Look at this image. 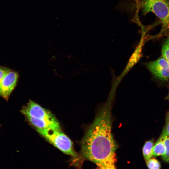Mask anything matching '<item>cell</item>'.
<instances>
[{
    "label": "cell",
    "instance_id": "9",
    "mask_svg": "<svg viewBox=\"0 0 169 169\" xmlns=\"http://www.w3.org/2000/svg\"><path fill=\"white\" fill-rule=\"evenodd\" d=\"M165 147V151L164 155L162 156L163 160L166 162L169 163V136L165 135H161Z\"/></svg>",
    "mask_w": 169,
    "mask_h": 169
},
{
    "label": "cell",
    "instance_id": "6",
    "mask_svg": "<svg viewBox=\"0 0 169 169\" xmlns=\"http://www.w3.org/2000/svg\"><path fill=\"white\" fill-rule=\"evenodd\" d=\"M18 74L16 71L10 70L0 83V96L8 101L17 84Z\"/></svg>",
    "mask_w": 169,
    "mask_h": 169
},
{
    "label": "cell",
    "instance_id": "4",
    "mask_svg": "<svg viewBox=\"0 0 169 169\" xmlns=\"http://www.w3.org/2000/svg\"><path fill=\"white\" fill-rule=\"evenodd\" d=\"M36 130L47 141L64 153L74 157L77 156L71 141L61 131L41 129H37Z\"/></svg>",
    "mask_w": 169,
    "mask_h": 169
},
{
    "label": "cell",
    "instance_id": "2",
    "mask_svg": "<svg viewBox=\"0 0 169 169\" xmlns=\"http://www.w3.org/2000/svg\"><path fill=\"white\" fill-rule=\"evenodd\" d=\"M20 112L36 129L61 131L59 123L55 116L50 111L31 100L22 107Z\"/></svg>",
    "mask_w": 169,
    "mask_h": 169
},
{
    "label": "cell",
    "instance_id": "7",
    "mask_svg": "<svg viewBox=\"0 0 169 169\" xmlns=\"http://www.w3.org/2000/svg\"><path fill=\"white\" fill-rule=\"evenodd\" d=\"M165 151V147L163 140L161 136L157 140L153 148V156H163Z\"/></svg>",
    "mask_w": 169,
    "mask_h": 169
},
{
    "label": "cell",
    "instance_id": "3",
    "mask_svg": "<svg viewBox=\"0 0 169 169\" xmlns=\"http://www.w3.org/2000/svg\"><path fill=\"white\" fill-rule=\"evenodd\" d=\"M142 14L152 12L160 19L162 28L159 36L169 33V0H141Z\"/></svg>",
    "mask_w": 169,
    "mask_h": 169
},
{
    "label": "cell",
    "instance_id": "13",
    "mask_svg": "<svg viewBox=\"0 0 169 169\" xmlns=\"http://www.w3.org/2000/svg\"><path fill=\"white\" fill-rule=\"evenodd\" d=\"M10 70L7 67L0 66V83L5 74Z\"/></svg>",
    "mask_w": 169,
    "mask_h": 169
},
{
    "label": "cell",
    "instance_id": "15",
    "mask_svg": "<svg viewBox=\"0 0 169 169\" xmlns=\"http://www.w3.org/2000/svg\"><path fill=\"white\" fill-rule=\"evenodd\" d=\"M1 127V125H0V127Z\"/></svg>",
    "mask_w": 169,
    "mask_h": 169
},
{
    "label": "cell",
    "instance_id": "12",
    "mask_svg": "<svg viewBox=\"0 0 169 169\" xmlns=\"http://www.w3.org/2000/svg\"><path fill=\"white\" fill-rule=\"evenodd\" d=\"M161 135L169 136V112L167 115L165 126L163 129Z\"/></svg>",
    "mask_w": 169,
    "mask_h": 169
},
{
    "label": "cell",
    "instance_id": "1",
    "mask_svg": "<svg viewBox=\"0 0 169 169\" xmlns=\"http://www.w3.org/2000/svg\"><path fill=\"white\" fill-rule=\"evenodd\" d=\"M110 104L102 107L88 129L81 142V153L85 159L99 168H115L118 148L111 133Z\"/></svg>",
    "mask_w": 169,
    "mask_h": 169
},
{
    "label": "cell",
    "instance_id": "11",
    "mask_svg": "<svg viewBox=\"0 0 169 169\" xmlns=\"http://www.w3.org/2000/svg\"><path fill=\"white\" fill-rule=\"evenodd\" d=\"M148 168L151 169H160L161 165L160 162L155 158L150 159L146 161Z\"/></svg>",
    "mask_w": 169,
    "mask_h": 169
},
{
    "label": "cell",
    "instance_id": "5",
    "mask_svg": "<svg viewBox=\"0 0 169 169\" xmlns=\"http://www.w3.org/2000/svg\"><path fill=\"white\" fill-rule=\"evenodd\" d=\"M146 65L157 78L162 80L169 79V62L163 57L148 63Z\"/></svg>",
    "mask_w": 169,
    "mask_h": 169
},
{
    "label": "cell",
    "instance_id": "8",
    "mask_svg": "<svg viewBox=\"0 0 169 169\" xmlns=\"http://www.w3.org/2000/svg\"><path fill=\"white\" fill-rule=\"evenodd\" d=\"M153 141L152 140L146 142L143 146V154L146 162L151 159L153 156Z\"/></svg>",
    "mask_w": 169,
    "mask_h": 169
},
{
    "label": "cell",
    "instance_id": "10",
    "mask_svg": "<svg viewBox=\"0 0 169 169\" xmlns=\"http://www.w3.org/2000/svg\"><path fill=\"white\" fill-rule=\"evenodd\" d=\"M163 44L161 54L162 57L169 62V33Z\"/></svg>",
    "mask_w": 169,
    "mask_h": 169
},
{
    "label": "cell",
    "instance_id": "14",
    "mask_svg": "<svg viewBox=\"0 0 169 169\" xmlns=\"http://www.w3.org/2000/svg\"><path fill=\"white\" fill-rule=\"evenodd\" d=\"M166 99H169V92L167 96L166 97Z\"/></svg>",
    "mask_w": 169,
    "mask_h": 169
}]
</instances>
